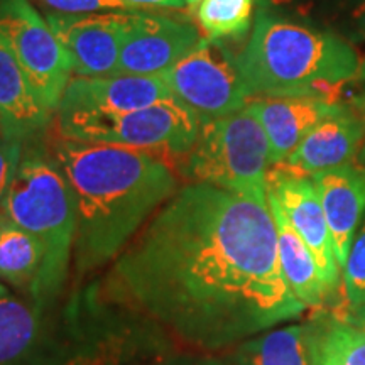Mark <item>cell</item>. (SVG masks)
I'll use <instances>...</instances> for the list:
<instances>
[{
	"label": "cell",
	"instance_id": "6da1fadb",
	"mask_svg": "<svg viewBox=\"0 0 365 365\" xmlns=\"http://www.w3.org/2000/svg\"><path fill=\"white\" fill-rule=\"evenodd\" d=\"M171 339L215 350L304 312L282 276L267 195L186 182L117 255L103 281Z\"/></svg>",
	"mask_w": 365,
	"mask_h": 365
},
{
	"label": "cell",
	"instance_id": "7a4b0ae2",
	"mask_svg": "<svg viewBox=\"0 0 365 365\" xmlns=\"http://www.w3.org/2000/svg\"><path fill=\"white\" fill-rule=\"evenodd\" d=\"M70 186L76 217L73 262L80 276L113 262L178 190L154 150L58 137L49 144Z\"/></svg>",
	"mask_w": 365,
	"mask_h": 365
},
{
	"label": "cell",
	"instance_id": "3957f363",
	"mask_svg": "<svg viewBox=\"0 0 365 365\" xmlns=\"http://www.w3.org/2000/svg\"><path fill=\"white\" fill-rule=\"evenodd\" d=\"M242 78L254 97H322L357 78L362 59L340 36L299 24L261 9L252 36L237 56Z\"/></svg>",
	"mask_w": 365,
	"mask_h": 365
},
{
	"label": "cell",
	"instance_id": "277c9868",
	"mask_svg": "<svg viewBox=\"0 0 365 365\" xmlns=\"http://www.w3.org/2000/svg\"><path fill=\"white\" fill-rule=\"evenodd\" d=\"M0 212L43 244V271L31 299L43 307H54L61 298L73 261L76 217L66 178L41 139L24 144Z\"/></svg>",
	"mask_w": 365,
	"mask_h": 365
},
{
	"label": "cell",
	"instance_id": "5b68a950",
	"mask_svg": "<svg viewBox=\"0 0 365 365\" xmlns=\"http://www.w3.org/2000/svg\"><path fill=\"white\" fill-rule=\"evenodd\" d=\"M181 175L188 182L247 195H267L271 145L261 122L247 108L203 122L188 153L182 154Z\"/></svg>",
	"mask_w": 365,
	"mask_h": 365
},
{
	"label": "cell",
	"instance_id": "8992f818",
	"mask_svg": "<svg viewBox=\"0 0 365 365\" xmlns=\"http://www.w3.org/2000/svg\"><path fill=\"white\" fill-rule=\"evenodd\" d=\"M59 137L182 156L195 144L200 120L190 108L168 100L140 110L102 117H56Z\"/></svg>",
	"mask_w": 365,
	"mask_h": 365
},
{
	"label": "cell",
	"instance_id": "52a82bcc",
	"mask_svg": "<svg viewBox=\"0 0 365 365\" xmlns=\"http://www.w3.org/2000/svg\"><path fill=\"white\" fill-rule=\"evenodd\" d=\"M159 76L200 124L240 112L250 98L237 56L222 41L202 38L193 51Z\"/></svg>",
	"mask_w": 365,
	"mask_h": 365
},
{
	"label": "cell",
	"instance_id": "ba28073f",
	"mask_svg": "<svg viewBox=\"0 0 365 365\" xmlns=\"http://www.w3.org/2000/svg\"><path fill=\"white\" fill-rule=\"evenodd\" d=\"M0 36L7 41L41 103L53 113L73 75L65 46L31 0H0Z\"/></svg>",
	"mask_w": 365,
	"mask_h": 365
},
{
	"label": "cell",
	"instance_id": "9c48e42d",
	"mask_svg": "<svg viewBox=\"0 0 365 365\" xmlns=\"http://www.w3.org/2000/svg\"><path fill=\"white\" fill-rule=\"evenodd\" d=\"M59 312L0 284V365H61Z\"/></svg>",
	"mask_w": 365,
	"mask_h": 365
},
{
	"label": "cell",
	"instance_id": "30bf717a",
	"mask_svg": "<svg viewBox=\"0 0 365 365\" xmlns=\"http://www.w3.org/2000/svg\"><path fill=\"white\" fill-rule=\"evenodd\" d=\"M202 41L198 27L156 14L130 12L127 21L117 75H161Z\"/></svg>",
	"mask_w": 365,
	"mask_h": 365
},
{
	"label": "cell",
	"instance_id": "8fae6325",
	"mask_svg": "<svg viewBox=\"0 0 365 365\" xmlns=\"http://www.w3.org/2000/svg\"><path fill=\"white\" fill-rule=\"evenodd\" d=\"M130 12L83 16L46 14V21L73 61V73L86 78L115 76Z\"/></svg>",
	"mask_w": 365,
	"mask_h": 365
},
{
	"label": "cell",
	"instance_id": "7c38bea8",
	"mask_svg": "<svg viewBox=\"0 0 365 365\" xmlns=\"http://www.w3.org/2000/svg\"><path fill=\"white\" fill-rule=\"evenodd\" d=\"M168 100L176 98L159 75H115L100 78L75 76L59 100L56 117L118 115Z\"/></svg>",
	"mask_w": 365,
	"mask_h": 365
},
{
	"label": "cell",
	"instance_id": "4fadbf2b",
	"mask_svg": "<svg viewBox=\"0 0 365 365\" xmlns=\"http://www.w3.org/2000/svg\"><path fill=\"white\" fill-rule=\"evenodd\" d=\"M266 188L313 252L327 284L331 291L335 289L341 267L336 261L330 228L312 178L291 176L272 164L266 176Z\"/></svg>",
	"mask_w": 365,
	"mask_h": 365
},
{
	"label": "cell",
	"instance_id": "5bb4252c",
	"mask_svg": "<svg viewBox=\"0 0 365 365\" xmlns=\"http://www.w3.org/2000/svg\"><path fill=\"white\" fill-rule=\"evenodd\" d=\"M365 140V120L355 107L344 105L340 112L322 120L304 135L284 161L274 164L291 176L313 178L357 163Z\"/></svg>",
	"mask_w": 365,
	"mask_h": 365
},
{
	"label": "cell",
	"instance_id": "9a60e30c",
	"mask_svg": "<svg viewBox=\"0 0 365 365\" xmlns=\"http://www.w3.org/2000/svg\"><path fill=\"white\" fill-rule=\"evenodd\" d=\"M345 103L322 97H259L249 100L245 108L257 117L269 145L271 166L289 156L313 127L340 112Z\"/></svg>",
	"mask_w": 365,
	"mask_h": 365
},
{
	"label": "cell",
	"instance_id": "2e32d148",
	"mask_svg": "<svg viewBox=\"0 0 365 365\" xmlns=\"http://www.w3.org/2000/svg\"><path fill=\"white\" fill-rule=\"evenodd\" d=\"M325 212L341 272L365 213V168L360 164L319 173L312 178Z\"/></svg>",
	"mask_w": 365,
	"mask_h": 365
},
{
	"label": "cell",
	"instance_id": "e0dca14e",
	"mask_svg": "<svg viewBox=\"0 0 365 365\" xmlns=\"http://www.w3.org/2000/svg\"><path fill=\"white\" fill-rule=\"evenodd\" d=\"M48 110L22 70L16 54L0 36V125L2 134L22 144L34 143L51 125Z\"/></svg>",
	"mask_w": 365,
	"mask_h": 365
},
{
	"label": "cell",
	"instance_id": "ac0fdd59",
	"mask_svg": "<svg viewBox=\"0 0 365 365\" xmlns=\"http://www.w3.org/2000/svg\"><path fill=\"white\" fill-rule=\"evenodd\" d=\"M267 202L276 223L277 255L282 276L304 307H318L331 293L330 286L319 271L313 252L287 220L276 198L267 195Z\"/></svg>",
	"mask_w": 365,
	"mask_h": 365
},
{
	"label": "cell",
	"instance_id": "d6986e66",
	"mask_svg": "<svg viewBox=\"0 0 365 365\" xmlns=\"http://www.w3.org/2000/svg\"><path fill=\"white\" fill-rule=\"evenodd\" d=\"M237 365H319L318 327L289 325L264 331L235 350Z\"/></svg>",
	"mask_w": 365,
	"mask_h": 365
},
{
	"label": "cell",
	"instance_id": "ffe728a7",
	"mask_svg": "<svg viewBox=\"0 0 365 365\" xmlns=\"http://www.w3.org/2000/svg\"><path fill=\"white\" fill-rule=\"evenodd\" d=\"M43 264V244L0 212V281L31 298Z\"/></svg>",
	"mask_w": 365,
	"mask_h": 365
},
{
	"label": "cell",
	"instance_id": "44dd1931",
	"mask_svg": "<svg viewBox=\"0 0 365 365\" xmlns=\"http://www.w3.org/2000/svg\"><path fill=\"white\" fill-rule=\"evenodd\" d=\"M255 0H203L196 11L200 31L207 39H239L252 24Z\"/></svg>",
	"mask_w": 365,
	"mask_h": 365
},
{
	"label": "cell",
	"instance_id": "7402d4cb",
	"mask_svg": "<svg viewBox=\"0 0 365 365\" xmlns=\"http://www.w3.org/2000/svg\"><path fill=\"white\" fill-rule=\"evenodd\" d=\"M319 365H365V331L344 319L318 327Z\"/></svg>",
	"mask_w": 365,
	"mask_h": 365
},
{
	"label": "cell",
	"instance_id": "603a6c76",
	"mask_svg": "<svg viewBox=\"0 0 365 365\" xmlns=\"http://www.w3.org/2000/svg\"><path fill=\"white\" fill-rule=\"evenodd\" d=\"M344 286L350 307H365V220L354 237L344 266Z\"/></svg>",
	"mask_w": 365,
	"mask_h": 365
},
{
	"label": "cell",
	"instance_id": "cb8c5ba5",
	"mask_svg": "<svg viewBox=\"0 0 365 365\" xmlns=\"http://www.w3.org/2000/svg\"><path fill=\"white\" fill-rule=\"evenodd\" d=\"M46 14H65V16H83L98 12H135L122 0H33Z\"/></svg>",
	"mask_w": 365,
	"mask_h": 365
},
{
	"label": "cell",
	"instance_id": "d4e9b609",
	"mask_svg": "<svg viewBox=\"0 0 365 365\" xmlns=\"http://www.w3.org/2000/svg\"><path fill=\"white\" fill-rule=\"evenodd\" d=\"M24 144L11 137L0 135V207L11 188L14 176L19 168Z\"/></svg>",
	"mask_w": 365,
	"mask_h": 365
},
{
	"label": "cell",
	"instance_id": "484cf974",
	"mask_svg": "<svg viewBox=\"0 0 365 365\" xmlns=\"http://www.w3.org/2000/svg\"><path fill=\"white\" fill-rule=\"evenodd\" d=\"M140 365H222L217 360L208 357H195V355H164V357L153 359Z\"/></svg>",
	"mask_w": 365,
	"mask_h": 365
},
{
	"label": "cell",
	"instance_id": "4316f807",
	"mask_svg": "<svg viewBox=\"0 0 365 365\" xmlns=\"http://www.w3.org/2000/svg\"><path fill=\"white\" fill-rule=\"evenodd\" d=\"M122 2L129 4L130 7L139 9H149V7H175V9H182L186 7L185 0H122Z\"/></svg>",
	"mask_w": 365,
	"mask_h": 365
},
{
	"label": "cell",
	"instance_id": "83f0119b",
	"mask_svg": "<svg viewBox=\"0 0 365 365\" xmlns=\"http://www.w3.org/2000/svg\"><path fill=\"white\" fill-rule=\"evenodd\" d=\"M344 322L352 323V325L365 331V307H352V312L346 314Z\"/></svg>",
	"mask_w": 365,
	"mask_h": 365
},
{
	"label": "cell",
	"instance_id": "f1b7e54d",
	"mask_svg": "<svg viewBox=\"0 0 365 365\" xmlns=\"http://www.w3.org/2000/svg\"><path fill=\"white\" fill-rule=\"evenodd\" d=\"M355 108H357V110L362 113V117L365 120V93H362L357 100H355ZM357 164H360V166L365 168V140H364L362 149H360V154L357 158Z\"/></svg>",
	"mask_w": 365,
	"mask_h": 365
},
{
	"label": "cell",
	"instance_id": "f546056e",
	"mask_svg": "<svg viewBox=\"0 0 365 365\" xmlns=\"http://www.w3.org/2000/svg\"><path fill=\"white\" fill-rule=\"evenodd\" d=\"M202 2H203V0H185V4L188 7H198Z\"/></svg>",
	"mask_w": 365,
	"mask_h": 365
},
{
	"label": "cell",
	"instance_id": "4dcf8cb0",
	"mask_svg": "<svg viewBox=\"0 0 365 365\" xmlns=\"http://www.w3.org/2000/svg\"><path fill=\"white\" fill-rule=\"evenodd\" d=\"M0 135H2V125H0Z\"/></svg>",
	"mask_w": 365,
	"mask_h": 365
}]
</instances>
